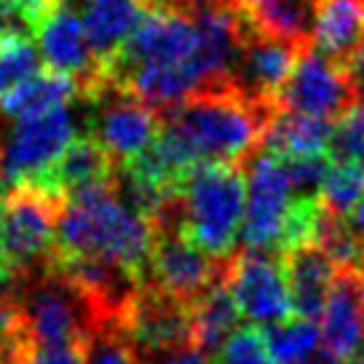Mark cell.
Here are the masks:
<instances>
[{
    "mask_svg": "<svg viewBox=\"0 0 364 364\" xmlns=\"http://www.w3.org/2000/svg\"><path fill=\"white\" fill-rule=\"evenodd\" d=\"M262 338L276 364H308L321 343V327L316 321L289 316L262 327Z\"/></svg>",
    "mask_w": 364,
    "mask_h": 364,
    "instance_id": "obj_22",
    "label": "cell"
},
{
    "mask_svg": "<svg viewBox=\"0 0 364 364\" xmlns=\"http://www.w3.org/2000/svg\"><path fill=\"white\" fill-rule=\"evenodd\" d=\"M282 161H284L292 198H321L327 174L332 169V159L327 153H314V156H297V159Z\"/></svg>",
    "mask_w": 364,
    "mask_h": 364,
    "instance_id": "obj_26",
    "label": "cell"
},
{
    "mask_svg": "<svg viewBox=\"0 0 364 364\" xmlns=\"http://www.w3.org/2000/svg\"><path fill=\"white\" fill-rule=\"evenodd\" d=\"M215 364H276L265 346L262 330L257 327H239L225 346L215 353Z\"/></svg>",
    "mask_w": 364,
    "mask_h": 364,
    "instance_id": "obj_27",
    "label": "cell"
},
{
    "mask_svg": "<svg viewBox=\"0 0 364 364\" xmlns=\"http://www.w3.org/2000/svg\"><path fill=\"white\" fill-rule=\"evenodd\" d=\"M348 223H351V225L364 236V198L356 206H353V212L348 215Z\"/></svg>",
    "mask_w": 364,
    "mask_h": 364,
    "instance_id": "obj_34",
    "label": "cell"
},
{
    "mask_svg": "<svg viewBox=\"0 0 364 364\" xmlns=\"http://www.w3.org/2000/svg\"><path fill=\"white\" fill-rule=\"evenodd\" d=\"M30 364H89L86 362V348H35Z\"/></svg>",
    "mask_w": 364,
    "mask_h": 364,
    "instance_id": "obj_30",
    "label": "cell"
},
{
    "mask_svg": "<svg viewBox=\"0 0 364 364\" xmlns=\"http://www.w3.org/2000/svg\"><path fill=\"white\" fill-rule=\"evenodd\" d=\"M353 102H356V97H353L346 68L327 59L324 54H318L314 46H308L287 80L282 107L335 121Z\"/></svg>",
    "mask_w": 364,
    "mask_h": 364,
    "instance_id": "obj_12",
    "label": "cell"
},
{
    "mask_svg": "<svg viewBox=\"0 0 364 364\" xmlns=\"http://www.w3.org/2000/svg\"><path fill=\"white\" fill-rule=\"evenodd\" d=\"M73 100H80L78 80L54 70H41L0 97V115L11 121H30L68 107Z\"/></svg>",
    "mask_w": 364,
    "mask_h": 364,
    "instance_id": "obj_19",
    "label": "cell"
},
{
    "mask_svg": "<svg viewBox=\"0 0 364 364\" xmlns=\"http://www.w3.org/2000/svg\"><path fill=\"white\" fill-rule=\"evenodd\" d=\"M225 287L241 316L255 324H276L292 314V297L284 273V257L276 252H233L225 268Z\"/></svg>",
    "mask_w": 364,
    "mask_h": 364,
    "instance_id": "obj_10",
    "label": "cell"
},
{
    "mask_svg": "<svg viewBox=\"0 0 364 364\" xmlns=\"http://www.w3.org/2000/svg\"><path fill=\"white\" fill-rule=\"evenodd\" d=\"M153 223L115 196L113 185L70 196L57 223L51 255L118 262L139 284H150Z\"/></svg>",
    "mask_w": 364,
    "mask_h": 364,
    "instance_id": "obj_2",
    "label": "cell"
},
{
    "mask_svg": "<svg viewBox=\"0 0 364 364\" xmlns=\"http://www.w3.org/2000/svg\"><path fill=\"white\" fill-rule=\"evenodd\" d=\"M306 48L308 46H297L260 33L244 19V35H241L239 54L230 70V83L252 100L282 107L287 80Z\"/></svg>",
    "mask_w": 364,
    "mask_h": 364,
    "instance_id": "obj_11",
    "label": "cell"
},
{
    "mask_svg": "<svg viewBox=\"0 0 364 364\" xmlns=\"http://www.w3.org/2000/svg\"><path fill=\"white\" fill-rule=\"evenodd\" d=\"M9 3H14V6L22 11V16L27 19V24L33 27V35H35V30H38L51 14L57 11L65 0H9Z\"/></svg>",
    "mask_w": 364,
    "mask_h": 364,
    "instance_id": "obj_29",
    "label": "cell"
},
{
    "mask_svg": "<svg viewBox=\"0 0 364 364\" xmlns=\"http://www.w3.org/2000/svg\"><path fill=\"white\" fill-rule=\"evenodd\" d=\"M279 105L252 100L236 86L204 89L161 113V142L191 171L201 164L244 166L257 153Z\"/></svg>",
    "mask_w": 364,
    "mask_h": 364,
    "instance_id": "obj_1",
    "label": "cell"
},
{
    "mask_svg": "<svg viewBox=\"0 0 364 364\" xmlns=\"http://www.w3.org/2000/svg\"><path fill=\"white\" fill-rule=\"evenodd\" d=\"M65 204L30 185L0 193V260L16 282L51 257Z\"/></svg>",
    "mask_w": 364,
    "mask_h": 364,
    "instance_id": "obj_4",
    "label": "cell"
},
{
    "mask_svg": "<svg viewBox=\"0 0 364 364\" xmlns=\"http://www.w3.org/2000/svg\"><path fill=\"white\" fill-rule=\"evenodd\" d=\"M113 174L115 161L107 156V150L91 134H83L75 136L73 145L62 153V159L30 188H38L59 201H68L70 196L80 191L113 185Z\"/></svg>",
    "mask_w": 364,
    "mask_h": 364,
    "instance_id": "obj_15",
    "label": "cell"
},
{
    "mask_svg": "<svg viewBox=\"0 0 364 364\" xmlns=\"http://www.w3.org/2000/svg\"><path fill=\"white\" fill-rule=\"evenodd\" d=\"M282 257H284L287 284H289V297H292V314L308 321L321 318L327 308L332 279L338 273L335 262L318 247H300Z\"/></svg>",
    "mask_w": 364,
    "mask_h": 364,
    "instance_id": "obj_17",
    "label": "cell"
},
{
    "mask_svg": "<svg viewBox=\"0 0 364 364\" xmlns=\"http://www.w3.org/2000/svg\"><path fill=\"white\" fill-rule=\"evenodd\" d=\"M321 346L341 362L364 346V271L341 268L335 273L321 314Z\"/></svg>",
    "mask_w": 364,
    "mask_h": 364,
    "instance_id": "obj_14",
    "label": "cell"
},
{
    "mask_svg": "<svg viewBox=\"0 0 364 364\" xmlns=\"http://www.w3.org/2000/svg\"><path fill=\"white\" fill-rule=\"evenodd\" d=\"M83 102L89 110V134L107 150L115 166L136 159L159 139V110L136 100L134 94L118 89L107 78Z\"/></svg>",
    "mask_w": 364,
    "mask_h": 364,
    "instance_id": "obj_8",
    "label": "cell"
},
{
    "mask_svg": "<svg viewBox=\"0 0 364 364\" xmlns=\"http://www.w3.org/2000/svg\"><path fill=\"white\" fill-rule=\"evenodd\" d=\"M11 35H33V27L14 3L0 0V38H11Z\"/></svg>",
    "mask_w": 364,
    "mask_h": 364,
    "instance_id": "obj_31",
    "label": "cell"
},
{
    "mask_svg": "<svg viewBox=\"0 0 364 364\" xmlns=\"http://www.w3.org/2000/svg\"><path fill=\"white\" fill-rule=\"evenodd\" d=\"M346 364H364V346L353 353V356H348V359H346Z\"/></svg>",
    "mask_w": 364,
    "mask_h": 364,
    "instance_id": "obj_36",
    "label": "cell"
},
{
    "mask_svg": "<svg viewBox=\"0 0 364 364\" xmlns=\"http://www.w3.org/2000/svg\"><path fill=\"white\" fill-rule=\"evenodd\" d=\"M118 332L134 348L139 364L191 348L193 346L191 303L164 292L156 284L139 287L126 306Z\"/></svg>",
    "mask_w": 364,
    "mask_h": 364,
    "instance_id": "obj_6",
    "label": "cell"
},
{
    "mask_svg": "<svg viewBox=\"0 0 364 364\" xmlns=\"http://www.w3.org/2000/svg\"><path fill=\"white\" fill-rule=\"evenodd\" d=\"M148 364H215V362H209V356H206L201 348L191 346V348H182V351H177V353L153 359V362H148Z\"/></svg>",
    "mask_w": 364,
    "mask_h": 364,
    "instance_id": "obj_33",
    "label": "cell"
},
{
    "mask_svg": "<svg viewBox=\"0 0 364 364\" xmlns=\"http://www.w3.org/2000/svg\"><path fill=\"white\" fill-rule=\"evenodd\" d=\"M308 364H346V362H341V359H335V356H330V353L324 351L321 356H318V359L314 356V359H311Z\"/></svg>",
    "mask_w": 364,
    "mask_h": 364,
    "instance_id": "obj_35",
    "label": "cell"
},
{
    "mask_svg": "<svg viewBox=\"0 0 364 364\" xmlns=\"http://www.w3.org/2000/svg\"><path fill=\"white\" fill-rule=\"evenodd\" d=\"M332 124L335 121L279 107V113L273 115V121L265 129L260 148L276 153L279 159H297V156L327 153Z\"/></svg>",
    "mask_w": 364,
    "mask_h": 364,
    "instance_id": "obj_20",
    "label": "cell"
},
{
    "mask_svg": "<svg viewBox=\"0 0 364 364\" xmlns=\"http://www.w3.org/2000/svg\"><path fill=\"white\" fill-rule=\"evenodd\" d=\"M180 228L196 247L217 260H230L244 223V174L241 166L201 164L180 188Z\"/></svg>",
    "mask_w": 364,
    "mask_h": 364,
    "instance_id": "obj_3",
    "label": "cell"
},
{
    "mask_svg": "<svg viewBox=\"0 0 364 364\" xmlns=\"http://www.w3.org/2000/svg\"><path fill=\"white\" fill-rule=\"evenodd\" d=\"M327 156L332 164H364V102H353L335 118Z\"/></svg>",
    "mask_w": 364,
    "mask_h": 364,
    "instance_id": "obj_24",
    "label": "cell"
},
{
    "mask_svg": "<svg viewBox=\"0 0 364 364\" xmlns=\"http://www.w3.org/2000/svg\"><path fill=\"white\" fill-rule=\"evenodd\" d=\"M41 51L27 35L0 38V97L41 73Z\"/></svg>",
    "mask_w": 364,
    "mask_h": 364,
    "instance_id": "obj_23",
    "label": "cell"
},
{
    "mask_svg": "<svg viewBox=\"0 0 364 364\" xmlns=\"http://www.w3.org/2000/svg\"><path fill=\"white\" fill-rule=\"evenodd\" d=\"M321 198L332 215H351L364 198V164H332Z\"/></svg>",
    "mask_w": 364,
    "mask_h": 364,
    "instance_id": "obj_25",
    "label": "cell"
},
{
    "mask_svg": "<svg viewBox=\"0 0 364 364\" xmlns=\"http://www.w3.org/2000/svg\"><path fill=\"white\" fill-rule=\"evenodd\" d=\"M364 41V0H314L311 46L318 54L348 65Z\"/></svg>",
    "mask_w": 364,
    "mask_h": 364,
    "instance_id": "obj_18",
    "label": "cell"
},
{
    "mask_svg": "<svg viewBox=\"0 0 364 364\" xmlns=\"http://www.w3.org/2000/svg\"><path fill=\"white\" fill-rule=\"evenodd\" d=\"M156 3L161 0H83L80 22L100 68L124 48Z\"/></svg>",
    "mask_w": 364,
    "mask_h": 364,
    "instance_id": "obj_16",
    "label": "cell"
},
{
    "mask_svg": "<svg viewBox=\"0 0 364 364\" xmlns=\"http://www.w3.org/2000/svg\"><path fill=\"white\" fill-rule=\"evenodd\" d=\"M75 136V115L70 113V107H59L30 121H16L9 136L0 142V193L19 185H35L62 159Z\"/></svg>",
    "mask_w": 364,
    "mask_h": 364,
    "instance_id": "obj_7",
    "label": "cell"
},
{
    "mask_svg": "<svg viewBox=\"0 0 364 364\" xmlns=\"http://www.w3.org/2000/svg\"><path fill=\"white\" fill-rule=\"evenodd\" d=\"M191 316H193V346L201 348L206 356H215L228 338L239 330L241 311L233 295L228 292L225 282H220L191 303Z\"/></svg>",
    "mask_w": 364,
    "mask_h": 364,
    "instance_id": "obj_21",
    "label": "cell"
},
{
    "mask_svg": "<svg viewBox=\"0 0 364 364\" xmlns=\"http://www.w3.org/2000/svg\"><path fill=\"white\" fill-rule=\"evenodd\" d=\"M89 364H139L134 348L124 341L118 330H100L86 343Z\"/></svg>",
    "mask_w": 364,
    "mask_h": 364,
    "instance_id": "obj_28",
    "label": "cell"
},
{
    "mask_svg": "<svg viewBox=\"0 0 364 364\" xmlns=\"http://www.w3.org/2000/svg\"><path fill=\"white\" fill-rule=\"evenodd\" d=\"M35 38H38V51H41L46 70H54V73L78 80L80 100H86L102 83V68L91 54L80 14L70 9L68 0L35 30Z\"/></svg>",
    "mask_w": 364,
    "mask_h": 364,
    "instance_id": "obj_13",
    "label": "cell"
},
{
    "mask_svg": "<svg viewBox=\"0 0 364 364\" xmlns=\"http://www.w3.org/2000/svg\"><path fill=\"white\" fill-rule=\"evenodd\" d=\"M247 206L241 223V241L247 250L276 252L292 206V191L284 161L271 150L257 148L247 164Z\"/></svg>",
    "mask_w": 364,
    "mask_h": 364,
    "instance_id": "obj_9",
    "label": "cell"
},
{
    "mask_svg": "<svg viewBox=\"0 0 364 364\" xmlns=\"http://www.w3.org/2000/svg\"><path fill=\"white\" fill-rule=\"evenodd\" d=\"M346 73H348V80H351L356 102H364V41L359 43V48L353 51V57L348 59Z\"/></svg>",
    "mask_w": 364,
    "mask_h": 364,
    "instance_id": "obj_32",
    "label": "cell"
},
{
    "mask_svg": "<svg viewBox=\"0 0 364 364\" xmlns=\"http://www.w3.org/2000/svg\"><path fill=\"white\" fill-rule=\"evenodd\" d=\"M134 68H196L204 78V70L198 65V30L193 16L177 3H156L124 48L102 65V75L115 80Z\"/></svg>",
    "mask_w": 364,
    "mask_h": 364,
    "instance_id": "obj_5",
    "label": "cell"
}]
</instances>
